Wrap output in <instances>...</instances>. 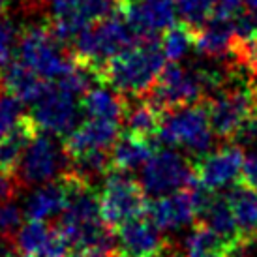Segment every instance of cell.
Listing matches in <instances>:
<instances>
[{
  "instance_id": "obj_1",
  "label": "cell",
  "mask_w": 257,
  "mask_h": 257,
  "mask_svg": "<svg viewBox=\"0 0 257 257\" xmlns=\"http://www.w3.org/2000/svg\"><path fill=\"white\" fill-rule=\"evenodd\" d=\"M165 55L156 38L141 40L122 51L103 68L101 77L122 96L145 98L165 68Z\"/></svg>"
},
{
  "instance_id": "obj_2",
  "label": "cell",
  "mask_w": 257,
  "mask_h": 257,
  "mask_svg": "<svg viewBox=\"0 0 257 257\" xmlns=\"http://www.w3.org/2000/svg\"><path fill=\"white\" fill-rule=\"evenodd\" d=\"M137 42L141 40L124 17L109 15L81 30L73 40V49L79 60L101 73L109 60L134 47Z\"/></svg>"
},
{
  "instance_id": "obj_3",
  "label": "cell",
  "mask_w": 257,
  "mask_h": 257,
  "mask_svg": "<svg viewBox=\"0 0 257 257\" xmlns=\"http://www.w3.org/2000/svg\"><path fill=\"white\" fill-rule=\"evenodd\" d=\"M154 141L167 147H182L193 156H205L214 143V130L210 126L207 101L184 105L162 114V124Z\"/></svg>"
},
{
  "instance_id": "obj_4",
  "label": "cell",
  "mask_w": 257,
  "mask_h": 257,
  "mask_svg": "<svg viewBox=\"0 0 257 257\" xmlns=\"http://www.w3.org/2000/svg\"><path fill=\"white\" fill-rule=\"evenodd\" d=\"M242 68H238L233 77L221 86L212 98L207 100L210 126L214 134L223 139H233L238 128L250 116H253V83L244 77Z\"/></svg>"
},
{
  "instance_id": "obj_5",
  "label": "cell",
  "mask_w": 257,
  "mask_h": 257,
  "mask_svg": "<svg viewBox=\"0 0 257 257\" xmlns=\"http://www.w3.org/2000/svg\"><path fill=\"white\" fill-rule=\"evenodd\" d=\"M207 85L197 68H182L177 62L165 64L158 81L150 88L145 100L164 114L173 109L207 101Z\"/></svg>"
},
{
  "instance_id": "obj_6",
  "label": "cell",
  "mask_w": 257,
  "mask_h": 257,
  "mask_svg": "<svg viewBox=\"0 0 257 257\" xmlns=\"http://www.w3.org/2000/svg\"><path fill=\"white\" fill-rule=\"evenodd\" d=\"M149 210L143 186L126 171L111 169L105 175L100 195V212L109 227H120L122 223L141 218Z\"/></svg>"
},
{
  "instance_id": "obj_7",
  "label": "cell",
  "mask_w": 257,
  "mask_h": 257,
  "mask_svg": "<svg viewBox=\"0 0 257 257\" xmlns=\"http://www.w3.org/2000/svg\"><path fill=\"white\" fill-rule=\"evenodd\" d=\"M57 38L51 34V30L30 29L19 40L17 45V57L19 62L29 66L32 72L45 81H58L66 73L75 68L70 57L60 47Z\"/></svg>"
},
{
  "instance_id": "obj_8",
  "label": "cell",
  "mask_w": 257,
  "mask_h": 257,
  "mask_svg": "<svg viewBox=\"0 0 257 257\" xmlns=\"http://www.w3.org/2000/svg\"><path fill=\"white\" fill-rule=\"evenodd\" d=\"M68 171H70V156L66 149H62L51 137V134L38 132L25 150L15 175L21 186H30L55 180L58 175L64 177Z\"/></svg>"
},
{
  "instance_id": "obj_9",
  "label": "cell",
  "mask_w": 257,
  "mask_h": 257,
  "mask_svg": "<svg viewBox=\"0 0 257 257\" xmlns=\"http://www.w3.org/2000/svg\"><path fill=\"white\" fill-rule=\"evenodd\" d=\"M195 179V165L175 150H158L141 167L139 184L147 195L160 197L184 190Z\"/></svg>"
},
{
  "instance_id": "obj_10",
  "label": "cell",
  "mask_w": 257,
  "mask_h": 257,
  "mask_svg": "<svg viewBox=\"0 0 257 257\" xmlns=\"http://www.w3.org/2000/svg\"><path fill=\"white\" fill-rule=\"evenodd\" d=\"M118 0H51V34L73 42L81 30L113 15Z\"/></svg>"
},
{
  "instance_id": "obj_11",
  "label": "cell",
  "mask_w": 257,
  "mask_h": 257,
  "mask_svg": "<svg viewBox=\"0 0 257 257\" xmlns=\"http://www.w3.org/2000/svg\"><path fill=\"white\" fill-rule=\"evenodd\" d=\"M83 107L77 96L62 90L57 83L47 86L43 96L34 103L30 122L38 132L51 136H68L81 124Z\"/></svg>"
},
{
  "instance_id": "obj_12",
  "label": "cell",
  "mask_w": 257,
  "mask_h": 257,
  "mask_svg": "<svg viewBox=\"0 0 257 257\" xmlns=\"http://www.w3.org/2000/svg\"><path fill=\"white\" fill-rule=\"evenodd\" d=\"M208 190L197 182V179L192 180V184L179 190V192L160 195L149 203V216L156 223L160 231H173L182 225L192 223L195 216L201 214V210L208 201Z\"/></svg>"
},
{
  "instance_id": "obj_13",
  "label": "cell",
  "mask_w": 257,
  "mask_h": 257,
  "mask_svg": "<svg viewBox=\"0 0 257 257\" xmlns=\"http://www.w3.org/2000/svg\"><path fill=\"white\" fill-rule=\"evenodd\" d=\"M122 17L139 40H152L175 27L177 8L173 0H124Z\"/></svg>"
},
{
  "instance_id": "obj_14",
  "label": "cell",
  "mask_w": 257,
  "mask_h": 257,
  "mask_svg": "<svg viewBox=\"0 0 257 257\" xmlns=\"http://www.w3.org/2000/svg\"><path fill=\"white\" fill-rule=\"evenodd\" d=\"M195 165V179L208 192H220L242 177L244 154L238 147H223L205 154Z\"/></svg>"
},
{
  "instance_id": "obj_15",
  "label": "cell",
  "mask_w": 257,
  "mask_h": 257,
  "mask_svg": "<svg viewBox=\"0 0 257 257\" xmlns=\"http://www.w3.org/2000/svg\"><path fill=\"white\" fill-rule=\"evenodd\" d=\"M14 251L19 257H70L72 248L58 227L51 229L45 221L30 220L15 236Z\"/></svg>"
},
{
  "instance_id": "obj_16",
  "label": "cell",
  "mask_w": 257,
  "mask_h": 257,
  "mask_svg": "<svg viewBox=\"0 0 257 257\" xmlns=\"http://www.w3.org/2000/svg\"><path fill=\"white\" fill-rule=\"evenodd\" d=\"M118 240L130 257H167L171 255V246L165 242L160 229L152 220L134 218L118 227Z\"/></svg>"
},
{
  "instance_id": "obj_17",
  "label": "cell",
  "mask_w": 257,
  "mask_h": 257,
  "mask_svg": "<svg viewBox=\"0 0 257 257\" xmlns=\"http://www.w3.org/2000/svg\"><path fill=\"white\" fill-rule=\"evenodd\" d=\"M120 134V124L116 120L90 118L81 122L77 128L66 136L64 149L68 156H77L86 150H107L113 147Z\"/></svg>"
},
{
  "instance_id": "obj_18",
  "label": "cell",
  "mask_w": 257,
  "mask_h": 257,
  "mask_svg": "<svg viewBox=\"0 0 257 257\" xmlns=\"http://www.w3.org/2000/svg\"><path fill=\"white\" fill-rule=\"evenodd\" d=\"M235 42L236 36L233 19L210 17L199 30H195V49L205 57L218 58V60L231 58L233 62Z\"/></svg>"
},
{
  "instance_id": "obj_19",
  "label": "cell",
  "mask_w": 257,
  "mask_h": 257,
  "mask_svg": "<svg viewBox=\"0 0 257 257\" xmlns=\"http://www.w3.org/2000/svg\"><path fill=\"white\" fill-rule=\"evenodd\" d=\"M201 218H203L201 223L207 225L212 233L220 236L233 253L244 246L235 214H233V208H231V203H229L227 197H220V195L212 197L210 195L203 210H201Z\"/></svg>"
},
{
  "instance_id": "obj_20",
  "label": "cell",
  "mask_w": 257,
  "mask_h": 257,
  "mask_svg": "<svg viewBox=\"0 0 257 257\" xmlns=\"http://www.w3.org/2000/svg\"><path fill=\"white\" fill-rule=\"evenodd\" d=\"M70 184L66 177H60L55 182L40 186L36 192L30 193L29 201L25 203V214L30 220L45 221L53 216L60 214L68 205Z\"/></svg>"
},
{
  "instance_id": "obj_21",
  "label": "cell",
  "mask_w": 257,
  "mask_h": 257,
  "mask_svg": "<svg viewBox=\"0 0 257 257\" xmlns=\"http://www.w3.org/2000/svg\"><path fill=\"white\" fill-rule=\"evenodd\" d=\"M2 85L21 103H36L47 90L49 83L42 79L36 72H32L23 62H10L2 72Z\"/></svg>"
},
{
  "instance_id": "obj_22",
  "label": "cell",
  "mask_w": 257,
  "mask_h": 257,
  "mask_svg": "<svg viewBox=\"0 0 257 257\" xmlns=\"http://www.w3.org/2000/svg\"><path fill=\"white\" fill-rule=\"evenodd\" d=\"M233 214H235L236 225L242 236V244L255 242L257 240V190L248 186L246 182L233 186V190L227 195Z\"/></svg>"
},
{
  "instance_id": "obj_23",
  "label": "cell",
  "mask_w": 257,
  "mask_h": 257,
  "mask_svg": "<svg viewBox=\"0 0 257 257\" xmlns=\"http://www.w3.org/2000/svg\"><path fill=\"white\" fill-rule=\"evenodd\" d=\"M152 154H154V147H152L150 139L126 134V136L118 137L116 143L113 145L111 164H113V169L130 173L137 167H143Z\"/></svg>"
},
{
  "instance_id": "obj_24",
  "label": "cell",
  "mask_w": 257,
  "mask_h": 257,
  "mask_svg": "<svg viewBox=\"0 0 257 257\" xmlns=\"http://www.w3.org/2000/svg\"><path fill=\"white\" fill-rule=\"evenodd\" d=\"M128 101L122 98V94L116 90H111L107 86L94 85L81 100L83 113H86L90 118H105V120L120 122L126 113Z\"/></svg>"
},
{
  "instance_id": "obj_25",
  "label": "cell",
  "mask_w": 257,
  "mask_h": 257,
  "mask_svg": "<svg viewBox=\"0 0 257 257\" xmlns=\"http://www.w3.org/2000/svg\"><path fill=\"white\" fill-rule=\"evenodd\" d=\"M38 134L30 118H23L4 139H0V171L15 173L25 150Z\"/></svg>"
},
{
  "instance_id": "obj_26",
  "label": "cell",
  "mask_w": 257,
  "mask_h": 257,
  "mask_svg": "<svg viewBox=\"0 0 257 257\" xmlns=\"http://www.w3.org/2000/svg\"><path fill=\"white\" fill-rule=\"evenodd\" d=\"M124 124L128 128V134L152 141L156 139V134L162 124V113L152 107L145 98H139L136 103L126 105Z\"/></svg>"
},
{
  "instance_id": "obj_27",
  "label": "cell",
  "mask_w": 257,
  "mask_h": 257,
  "mask_svg": "<svg viewBox=\"0 0 257 257\" xmlns=\"http://www.w3.org/2000/svg\"><path fill=\"white\" fill-rule=\"evenodd\" d=\"M113 169L111 154L107 150H86L77 156H70V171L83 182L90 184L92 180L107 175Z\"/></svg>"
},
{
  "instance_id": "obj_28",
  "label": "cell",
  "mask_w": 257,
  "mask_h": 257,
  "mask_svg": "<svg viewBox=\"0 0 257 257\" xmlns=\"http://www.w3.org/2000/svg\"><path fill=\"white\" fill-rule=\"evenodd\" d=\"M195 47V30L186 25H175L164 32L162 38V51L169 62H179Z\"/></svg>"
},
{
  "instance_id": "obj_29",
  "label": "cell",
  "mask_w": 257,
  "mask_h": 257,
  "mask_svg": "<svg viewBox=\"0 0 257 257\" xmlns=\"http://www.w3.org/2000/svg\"><path fill=\"white\" fill-rule=\"evenodd\" d=\"M212 6L214 0H177V15L180 17L182 25L190 27L192 30H199L208 17H212Z\"/></svg>"
},
{
  "instance_id": "obj_30",
  "label": "cell",
  "mask_w": 257,
  "mask_h": 257,
  "mask_svg": "<svg viewBox=\"0 0 257 257\" xmlns=\"http://www.w3.org/2000/svg\"><path fill=\"white\" fill-rule=\"evenodd\" d=\"M21 120V101L12 94H0V139H4Z\"/></svg>"
},
{
  "instance_id": "obj_31",
  "label": "cell",
  "mask_w": 257,
  "mask_h": 257,
  "mask_svg": "<svg viewBox=\"0 0 257 257\" xmlns=\"http://www.w3.org/2000/svg\"><path fill=\"white\" fill-rule=\"evenodd\" d=\"M23 212L12 201L0 203V238L4 242L15 240V236L21 229Z\"/></svg>"
},
{
  "instance_id": "obj_32",
  "label": "cell",
  "mask_w": 257,
  "mask_h": 257,
  "mask_svg": "<svg viewBox=\"0 0 257 257\" xmlns=\"http://www.w3.org/2000/svg\"><path fill=\"white\" fill-rule=\"evenodd\" d=\"M15 38H17V32L14 25L10 21H0V72H4L12 60Z\"/></svg>"
},
{
  "instance_id": "obj_33",
  "label": "cell",
  "mask_w": 257,
  "mask_h": 257,
  "mask_svg": "<svg viewBox=\"0 0 257 257\" xmlns=\"http://www.w3.org/2000/svg\"><path fill=\"white\" fill-rule=\"evenodd\" d=\"M244 0H214L212 6V17L220 19H233L235 15L242 12Z\"/></svg>"
},
{
  "instance_id": "obj_34",
  "label": "cell",
  "mask_w": 257,
  "mask_h": 257,
  "mask_svg": "<svg viewBox=\"0 0 257 257\" xmlns=\"http://www.w3.org/2000/svg\"><path fill=\"white\" fill-rule=\"evenodd\" d=\"M19 188H21V182H19L15 173L0 171V203H6L12 197H15Z\"/></svg>"
},
{
  "instance_id": "obj_35",
  "label": "cell",
  "mask_w": 257,
  "mask_h": 257,
  "mask_svg": "<svg viewBox=\"0 0 257 257\" xmlns=\"http://www.w3.org/2000/svg\"><path fill=\"white\" fill-rule=\"evenodd\" d=\"M242 182L257 190V152L244 158V167H242Z\"/></svg>"
},
{
  "instance_id": "obj_36",
  "label": "cell",
  "mask_w": 257,
  "mask_h": 257,
  "mask_svg": "<svg viewBox=\"0 0 257 257\" xmlns=\"http://www.w3.org/2000/svg\"><path fill=\"white\" fill-rule=\"evenodd\" d=\"M233 251L227 250V248H216V250H207V251H201V253H193V255L188 257H231Z\"/></svg>"
},
{
  "instance_id": "obj_37",
  "label": "cell",
  "mask_w": 257,
  "mask_h": 257,
  "mask_svg": "<svg viewBox=\"0 0 257 257\" xmlns=\"http://www.w3.org/2000/svg\"><path fill=\"white\" fill-rule=\"evenodd\" d=\"M244 4L248 6V10H251V12L257 14V0H244Z\"/></svg>"
},
{
  "instance_id": "obj_38",
  "label": "cell",
  "mask_w": 257,
  "mask_h": 257,
  "mask_svg": "<svg viewBox=\"0 0 257 257\" xmlns=\"http://www.w3.org/2000/svg\"><path fill=\"white\" fill-rule=\"evenodd\" d=\"M105 257H130L128 253H126V251H111V253H109V255H105Z\"/></svg>"
}]
</instances>
